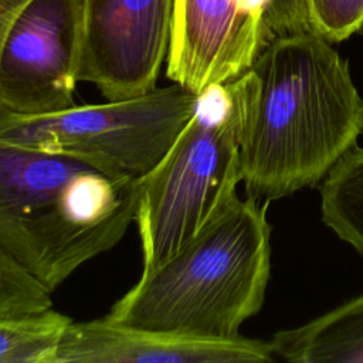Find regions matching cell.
<instances>
[{
  "label": "cell",
  "instance_id": "obj_12",
  "mask_svg": "<svg viewBox=\"0 0 363 363\" xmlns=\"http://www.w3.org/2000/svg\"><path fill=\"white\" fill-rule=\"evenodd\" d=\"M72 322L52 308L0 319V363H57Z\"/></svg>",
  "mask_w": 363,
  "mask_h": 363
},
{
  "label": "cell",
  "instance_id": "obj_11",
  "mask_svg": "<svg viewBox=\"0 0 363 363\" xmlns=\"http://www.w3.org/2000/svg\"><path fill=\"white\" fill-rule=\"evenodd\" d=\"M322 221L363 254V149L354 146L325 176Z\"/></svg>",
  "mask_w": 363,
  "mask_h": 363
},
{
  "label": "cell",
  "instance_id": "obj_6",
  "mask_svg": "<svg viewBox=\"0 0 363 363\" xmlns=\"http://www.w3.org/2000/svg\"><path fill=\"white\" fill-rule=\"evenodd\" d=\"M85 0H27L0 48V112L38 116L74 104Z\"/></svg>",
  "mask_w": 363,
  "mask_h": 363
},
{
  "label": "cell",
  "instance_id": "obj_15",
  "mask_svg": "<svg viewBox=\"0 0 363 363\" xmlns=\"http://www.w3.org/2000/svg\"><path fill=\"white\" fill-rule=\"evenodd\" d=\"M267 28L269 40L275 35L311 31L306 0H269Z\"/></svg>",
  "mask_w": 363,
  "mask_h": 363
},
{
  "label": "cell",
  "instance_id": "obj_2",
  "mask_svg": "<svg viewBox=\"0 0 363 363\" xmlns=\"http://www.w3.org/2000/svg\"><path fill=\"white\" fill-rule=\"evenodd\" d=\"M138 182L0 139V250L52 294L122 240Z\"/></svg>",
  "mask_w": 363,
  "mask_h": 363
},
{
  "label": "cell",
  "instance_id": "obj_8",
  "mask_svg": "<svg viewBox=\"0 0 363 363\" xmlns=\"http://www.w3.org/2000/svg\"><path fill=\"white\" fill-rule=\"evenodd\" d=\"M269 0H173L166 77L199 94L247 72L269 41Z\"/></svg>",
  "mask_w": 363,
  "mask_h": 363
},
{
  "label": "cell",
  "instance_id": "obj_5",
  "mask_svg": "<svg viewBox=\"0 0 363 363\" xmlns=\"http://www.w3.org/2000/svg\"><path fill=\"white\" fill-rule=\"evenodd\" d=\"M196 94L177 84L38 116L0 112V139L85 162L115 179L139 180L189 121Z\"/></svg>",
  "mask_w": 363,
  "mask_h": 363
},
{
  "label": "cell",
  "instance_id": "obj_16",
  "mask_svg": "<svg viewBox=\"0 0 363 363\" xmlns=\"http://www.w3.org/2000/svg\"><path fill=\"white\" fill-rule=\"evenodd\" d=\"M26 1L27 0H0V48L14 16Z\"/></svg>",
  "mask_w": 363,
  "mask_h": 363
},
{
  "label": "cell",
  "instance_id": "obj_14",
  "mask_svg": "<svg viewBox=\"0 0 363 363\" xmlns=\"http://www.w3.org/2000/svg\"><path fill=\"white\" fill-rule=\"evenodd\" d=\"M309 30L329 43L349 38L363 27V0H306Z\"/></svg>",
  "mask_w": 363,
  "mask_h": 363
},
{
  "label": "cell",
  "instance_id": "obj_4",
  "mask_svg": "<svg viewBox=\"0 0 363 363\" xmlns=\"http://www.w3.org/2000/svg\"><path fill=\"white\" fill-rule=\"evenodd\" d=\"M244 118L241 75L204 88L169 150L139 179L133 221L143 269L180 250L237 194Z\"/></svg>",
  "mask_w": 363,
  "mask_h": 363
},
{
  "label": "cell",
  "instance_id": "obj_7",
  "mask_svg": "<svg viewBox=\"0 0 363 363\" xmlns=\"http://www.w3.org/2000/svg\"><path fill=\"white\" fill-rule=\"evenodd\" d=\"M173 0H85L78 79L108 101L156 88L167 57Z\"/></svg>",
  "mask_w": 363,
  "mask_h": 363
},
{
  "label": "cell",
  "instance_id": "obj_9",
  "mask_svg": "<svg viewBox=\"0 0 363 363\" xmlns=\"http://www.w3.org/2000/svg\"><path fill=\"white\" fill-rule=\"evenodd\" d=\"M272 356L269 342L183 336L101 318L68 326L57 363H259L271 362Z\"/></svg>",
  "mask_w": 363,
  "mask_h": 363
},
{
  "label": "cell",
  "instance_id": "obj_3",
  "mask_svg": "<svg viewBox=\"0 0 363 363\" xmlns=\"http://www.w3.org/2000/svg\"><path fill=\"white\" fill-rule=\"evenodd\" d=\"M267 201L235 194L174 254L142 269L108 320L135 329L231 339L264 302L269 278Z\"/></svg>",
  "mask_w": 363,
  "mask_h": 363
},
{
  "label": "cell",
  "instance_id": "obj_1",
  "mask_svg": "<svg viewBox=\"0 0 363 363\" xmlns=\"http://www.w3.org/2000/svg\"><path fill=\"white\" fill-rule=\"evenodd\" d=\"M241 77L240 166L257 200L315 186L363 133V99L347 60L312 31L272 37Z\"/></svg>",
  "mask_w": 363,
  "mask_h": 363
},
{
  "label": "cell",
  "instance_id": "obj_10",
  "mask_svg": "<svg viewBox=\"0 0 363 363\" xmlns=\"http://www.w3.org/2000/svg\"><path fill=\"white\" fill-rule=\"evenodd\" d=\"M274 354L295 363H363V295L296 329L277 332Z\"/></svg>",
  "mask_w": 363,
  "mask_h": 363
},
{
  "label": "cell",
  "instance_id": "obj_13",
  "mask_svg": "<svg viewBox=\"0 0 363 363\" xmlns=\"http://www.w3.org/2000/svg\"><path fill=\"white\" fill-rule=\"evenodd\" d=\"M48 308L51 292L0 250V319Z\"/></svg>",
  "mask_w": 363,
  "mask_h": 363
}]
</instances>
